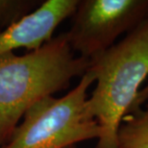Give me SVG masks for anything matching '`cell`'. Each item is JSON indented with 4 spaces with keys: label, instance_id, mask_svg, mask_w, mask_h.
Masks as SVG:
<instances>
[{
    "label": "cell",
    "instance_id": "7a4b0ae2",
    "mask_svg": "<svg viewBox=\"0 0 148 148\" xmlns=\"http://www.w3.org/2000/svg\"><path fill=\"white\" fill-rule=\"evenodd\" d=\"M96 86L88 105L100 128L95 148H118L117 133L148 76V16L124 38L90 60Z\"/></svg>",
    "mask_w": 148,
    "mask_h": 148
},
{
    "label": "cell",
    "instance_id": "52a82bcc",
    "mask_svg": "<svg viewBox=\"0 0 148 148\" xmlns=\"http://www.w3.org/2000/svg\"><path fill=\"white\" fill-rule=\"evenodd\" d=\"M37 0H0V32L34 11Z\"/></svg>",
    "mask_w": 148,
    "mask_h": 148
},
{
    "label": "cell",
    "instance_id": "6da1fadb",
    "mask_svg": "<svg viewBox=\"0 0 148 148\" xmlns=\"http://www.w3.org/2000/svg\"><path fill=\"white\" fill-rule=\"evenodd\" d=\"M88 66V59L75 56L66 33L25 55L0 58V148L32 106L66 88Z\"/></svg>",
    "mask_w": 148,
    "mask_h": 148
},
{
    "label": "cell",
    "instance_id": "ba28073f",
    "mask_svg": "<svg viewBox=\"0 0 148 148\" xmlns=\"http://www.w3.org/2000/svg\"><path fill=\"white\" fill-rule=\"evenodd\" d=\"M147 100H148V84H147L146 87H144L143 88L140 90V92H138V94L137 99H136L135 103L133 104L131 110H130L129 112H131L133 111H136V110H138V109L141 108V105L144 104ZM129 112H128V114H129Z\"/></svg>",
    "mask_w": 148,
    "mask_h": 148
},
{
    "label": "cell",
    "instance_id": "3957f363",
    "mask_svg": "<svg viewBox=\"0 0 148 148\" xmlns=\"http://www.w3.org/2000/svg\"><path fill=\"white\" fill-rule=\"evenodd\" d=\"M94 82L93 74L87 70L64 96L37 102L1 148H69L98 138L99 125L88 105V90Z\"/></svg>",
    "mask_w": 148,
    "mask_h": 148
},
{
    "label": "cell",
    "instance_id": "277c9868",
    "mask_svg": "<svg viewBox=\"0 0 148 148\" xmlns=\"http://www.w3.org/2000/svg\"><path fill=\"white\" fill-rule=\"evenodd\" d=\"M72 16L71 28L66 32L70 47L90 60L146 18L148 0H82Z\"/></svg>",
    "mask_w": 148,
    "mask_h": 148
},
{
    "label": "cell",
    "instance_id": "8992f818",
    "mask_svg": "<svg viewBox=\"0 0 148 148\" xmlns=\"http://www.w3.org/2000/svg\"><path fill=\"white\" fill-rule=\"evenodd\" d=\"M118 148H148V105L127 114L117 133Z\"/></svg>",
    "mask_w": 148,
    "mask_h": 148
},
{
    "label": "cell",
    "instance_id": "5b68a950",
    "mask_svg": "<svg viewBox=\"0 0 148 148\" xmlns=\"http://www.w3.org/2000/svg\"><path fill=\"white\" fill-rule=\"evenodd\" d=\"M79 0H46L0 32V58L14 50H37L52 40L56 28L76 11Z\"/></svg>",
    "mask_w": 148,
    "mask_h": 148
},
{
    "label": "cell",
    "instance_id": "9c48e42d",
    "mask_svg": "<svg viewBox=\"0 0 148 148\" xmlns=\"http://www.w3.org/2000/svg\"><path fill=\"white\" fill-rule=\"evenodd\" d=\"M69 148H76V145H73V146H70V147H69Z\"/></svg>",
    "mask_w": 148,
    "mask_h": 148
}]
</instances>
